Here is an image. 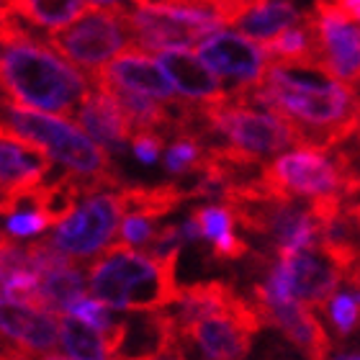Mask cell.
<instances>
[{"mask_svg":"<svg viewBox=\"0 0 360 360\" xmlns=\"http://www.w3.org/2000/svg\"><path fill=\"white\" fill-rule=\"evenodd\" d=\"M322 70L270 62L263 80L250 88H234V96L265 105L288 119L304 136V144L335 150L360 136V96L353 85Z\"/></svg>","mask_w":360,"mask_h":360,"instance_id":"6da1fadb","label":"cell"},{"mask_svg":"<svg viewBox=\"0 0 360 360\" xmlns=\"http://www.w3.org/2000/svg\"><path fill=\"white\" fill-rule=\"evenodd\" d=\"M3 96L44 113H75L93 83L70 68L49 41H39L26 26L15 21L11 8H3Z\"/></svg>","mask_w":360,"mask_h":360,"instance_id":"7a4b0ae2","label":"cell"},{"mask_svg":"<svg viewBox=\"0 0 360 360\" xmlns=\"http://www.w3.org/2000/svg\"><path fill=\"white\" fill-rule=\"evenodd\" d=\"M180 250L167 255L134 252L129 245H111L88 268V291L121 311H158L178 304L183 288L175 281Z\"/></svg>","mask_w":360,"mask_h":360,"instance_id":"3957f363","label":"cell"},{"mask_svg":"<svg viewBox=\"0 0 360 360\" xmlns=\"http://www.w3.org/2000/svg\"><path fill=\"white\" fill-rule=\"evenodd\" d=\"M203 134L206 144H226L229 150L250 165H263L265 158L304 144V136L291 121L273 108L250 103L226 90L224 98L201 101Z\"/></svg>","mask_w":360,"mask_h":360,"instance_id":"277c9868","label":"cell"},{"mask_svg":"<svg viewBox=\"0 0 360 360\" xmlns=\"http://www.w3.org/2000/svg\"><path fill=\"white\" fill-rule=\"evenodd\" d=\"M80 129L70 121L54 119L52 113L26 108L11 98H3V131H11L21 139L44 147L54 162H60L83 178L121 186V178L105 155V147L83 134Z\"/></svg>","mask_w":360,"mask_h":360,"instance_id":"5b68a950","label":"cell"},{"mask_svg":"<svg viewBox=\"0 0 360 360\" xmlns=\"http://www.w3.org/2000/svg\"><path fill=\"white\" fill-rule=\"evenodd\" d=\"M129 26L134 49L165 52L198 44L224 26V21L191 0H139L129 6Z\"/></svg>","mask_w":360,"mask_h":360,"instance_id":"8992f818","label":"cell"},{"mask_svg":"<svg viewBox=\"0 0 360 360\" xmlns=\"http://www.w3.org/2000/svg\"><path fill=\"white\" fill-rule=\"evenodd\" d=\"M342 281H347L345 268L322 245H311L276 252L268 278L257 285L276 299L304 301L309 307L327 309Z\"/></svg>","mask_w":360,"mask_h":360,"instance_id":"52a82bcc","label":"cell"},{"mask_svg":"<svg viewBox=\"0 0 360 360\" xmlns=\"http://www.w3.org/2000/svg\"><path fill=\"white\" fill-rule=\"evenodd\" d=\"M46 41L54 52H60L75 68L93 75L127 46L134 49L131 26H129V6L98 8L93 13H85L80 21L68 29L52 31Z\"/></svg>","mask_w":360,"mask_h":360,"instance_id":"ba28073f","label":"cell"},{"mask_svg":"<svg viewBox=\"0 0 360 360\" xmlns=\"http://www.w3.org/2000/svg\"><path fill=\"white\" fill-rule=\"evenodd\" d=\"M260 173L278 191L293 198H319V195H342L350 170L342 165L335 150L316 144H299L296 150L283 152L276 160L263 162Z\"/></svg>","mask_w":360,"mask_h":360,"instance_id":"9c48e42d","label":"cell"},{"mask_svg":"<svg viewBox=\"0 0 360 360\" xmlns=\"http://www.w3.org/2000/svg\"><path fill=\"white\" fill-rule=\"evenodd\" d=\"M121 221H124V209L119 201V186L98 188L85 195L65 221L54 226L49 242L65 255L88 260L96 257L101 250L111 248L113 234L121 229Z\"/></svg>","mask_w":360,"mask_h":360,"instance_id":"30bf717a","label":"cell"},{"mask_svg":"<svg viewBox=\"0 0 360 360\" xmlns=\"http://www.w3.org/2000/svg\"><path fill=\"white\" fill-rule=\"evenodd\" d=\"M265 322L250 296H237L232 307L209 311L180 324L186 342L198 350L203 358L232 360L248 358L252 347V335L263 330Z\"/></svg>","mask_w":360,"mask_h":360,"instance_id":"8fae6325","label":"cell"},{"mask_svg":"<svg viewBox=\"0 0 360 360\" xmlns=\"http://www.w3.org/2000/svg\"><path fill=\"white\" fill-rule=\"evenodd\" d=\"M57 314L46 307L3 301V358H65Z\"/></svg>","mask_w":360,"mask_h":360,"instance_id":"7c38bea8","label":"cell"},{"mask_svg":"<svg viewBox=\"0 0 360 360\" xmlns=\"http://www.w3.org/2000/svg\"><path fill=\"white\" fill-rule=\"evenodd\" d=\"M250 299L260 311L263 322L281 330L288 342H291L304 358H330L332 355V342L330 335L324 330V324L319 322V316L311 311L314 307H309L304 301H283L265 293L260 285H252Z\"/></svg>","mask_w":360,"mask_h":360,"instance_id":"4fadbf2b","label":"cell"},{"mask_svg":"<svg viewBox=\"0 0 360 360\" xmlns=\"http://www.w3.org/2000/svg\"><path fill=\"white\" fill-rule=\"evenodd\" d=\"M198 57L221 80L237 83L234 88L257 85L270 65L263 44L248 34H237V31H214L211 37L201 41Z\"/></svg>","mask_w":360,"mask_h":360,"instance_id":"5bb4252c","label":"cell"},{"mask_svg":"<svg viewBox=\"0 0 360 360\" xmlns=\"http://www.w3.org/2000/svg\"><path fill=\"white\" fill-rule=\"evenodd\" d=\"M3 175H0V191H3V214H11L44 183L52 158L44 147L21 139V136L3 131Z\"/></svg>","mask_w":360,"mask_h":360,"instance_id":"9a60e30c","label":"cell"},{"mask_svg":"<svg viewBox=\"0 0 360 360\" xmlns=\"http://www.w3.org/2000/svg\"><path fill=\"white\" fill-rule=\"evenodd\" d=\"M311 13L322 39L324 72L350 85H360V29L347 23L332 0H316Z\"/></svg>","mask_w":360,"mask_h":360,"instance_id":"2e32d148","label":"cell"},{"mask_svg":"<svg viewBox=\"0 0 360 360\" xmlns=\"http://www.w3.org/2000/svg\"><path fill=\"white\" fill-rule=\"evenodd\" d=\"M72 116H75L77 127H83L98 144H103L105 150L113 152V155H124L127 144L134 136L121 103L103 85L93 83V88L80 101Z\"/></svg>","mask_w":360,"mask_h":360,"instance_id":"e0dca14e","label":"cell"},{"mask_svg":"<svg viewBox=\"0 0 360 360\" xmlns=\"http://www.w3.org/2000/svg\"><path fill=\"white\" fill-rule=\"evenodd\" d=\"M90 80H105V83H116L124 88L139 90L147 96H155L160 101H170L175 98V83L165 72L160 62L150 60L142 49H131L127 54H119L116 60L93 72Z\"/></svg>","mask_w":360,"mask_h":360,"instance_id":"ac0fdd59","label":"cell"},{"mask_svg":"<svg viewBox=\"0 0 360 360\" xmlns=\"http://www.w3.org/2000/svg\"><path fill=\"white\" fill-rule=\"evenodd\" d=\"M158 54L160 65L165 68L180 96L191 98V101H217V98L226 96L221 77L201 57H193L186 49H165Z\"/></svg>","mask_w":360,"mask_h":360,"instance_id":"d6986e66","label":"cell"},{"mask_svg":"<svg viewBox=\"0 0 360 360\" xmlns=\"http://www.w3.org/2000/svg\"><path fill=\"white\" fill-rule=\"evenodd\" d=\"M191 219L195 221L201 240L211 245L214 260H240L250 252V245L242 237L234 234V219L232 209L226 203H211V206H198L191 211Z\"/></svg>","mask_w":360,"mask_h":360,"instance_id":"ffe728a7","label":"cell"},{"mask_svg":"<svg viewBox=\"0 0 360 360\" xmlns=\"http://www.w3.org/2000/svg\"><path fill=\"white\" fill-rule=\"evenodd\" d=\"M195 198V191L191 183H165V186H119V201L124 209V217L136 214L158 221L160 217H167L183 201Z\"/></svg>","mask_w":360,"mask_h":360,"instance_id":"44dd1931","label":"cell"},{"mask_svg":"<svg viewBox=\"0 0 360 360\" xmlns=\"http://www.w3.org/2000/svg\"><path fill=\"white\" fill-rule=\"evenodd\" d=\"M39 278H41L46 307L54 311H68L72 301L85 296V288H88V270L80 265V260H68L62 265L46 268L39 273Z\"/></svg>","mask_w":360,"mask_h":360,"instance_id":"7402d4cb","label":"cell"},{"mask_svg":"<svg viewBox=\"0 0 360 360\" xmlns=\"http://www.w3.org/2000/svg\"><path fill=\"white\" fill-rule=\"evenodd\" d=\"M3 8H11L37 29L57 31L83 15L85 0H3Z\"/></svg>","mask_w":360,"mask_h":360,"instance_id":"603a6c76","label":"cell"},{"mask_svg":"<svg viewBox=\"0 0 360 360\" xmlns=\"http://www.w3.org/2000/svg\"><path fill=\"white\" fill-rule=\"evenodd\" d=\"M304 13L296 11L291 0H260L248 15L240 18V31L257 41H268L288 26L299 23Z\"/></svg>","mask_w":360,"mask_h":360,"instance_id":"cb8c5ba5","label":"cell"},{"mask_svg":"<svg viewBox=\"0 0 360 360\" xmlns=\"http://www.w3.org/2000/svg\"><path fill=\"white\" fill-rule=\"evenodd\" d=\"M62 355L75 360L113 358L103 332L70 311L62 316Z\"/></svg>","mask_w":360,"mask_h":360,"instance_id":"d4e9b609","label":"cell"},{"mask_svg":"<svg viewBox=\"0 0 360 360\" xmlns=\"http://www.w3.org/2000/svg\"><path fill=\"white\" fill-rule=\"evenodd\" d=\"M206 160V142L195 134H178L165 152V170L170 173L195 175Z\"/></svg>","mask_w":360,"mask_h":360,"instance_id":"484cf974","label":"cell"},{"mask_svg":"<svg viewBox=\"0 0 360 360\" xmlns=\"http://www.w3.org/2000/svg\"><path fill=\"white\" fill-rule=\"evenodd\" d=\"M327 314H330V322L335 324V330L342 340L355 335V330L360 327L358 293H335L327 304Z\"/></svg>","mask_w":360,"mask_h":360,"instance_id":"4316f807","label":"cell"},{"mask_svg":"<svg viewBox=\"0 0 360 360\" xmlns=\"http://www.w3.org/2000/svg\"><path fill=\"white\" fill-rule=\"evenodd\" d=\"M44 229H49V221L29 198L15 211L6 214V232L11 237H31V234H41Z\"/></svg>","mask_w":360,"mask_h":360,"instance_id":"83f0119b","label":"cell"},{"mask_svg":"<svg viewBox=\"0 0 360 360\" xmlns=\"http://www.w3.org/2000/svg\"><path fill=\"white\" fill-rule=\"evenodd\" d=\"M158 232L160 229L155 226V219L129 214V217H124V221H121L119 237H121V245L147 250L152 245V240L158 237Z\"/></svg>","mask_w":360,"mask_h":360,"instance_id":"f1b7e54d","label":"cell"},{"mask_svg":"<svg viewBox=\"0 0 360 360\" xmlns=\"http://www.w3.org/2000/svg\"><path fill=\"white\" fill-rule=\"evenodd\" d=\"M165 150V134L160 131H139L131 136V152L142 165H155Z\"/></svg>","mask_w":360,"mask_h":360,"instance_id":"f546056e","label":"cell"},{"mask_svg":"<svg viewBox=\"0 0 360 360\" xmlns=\"http://www.w3.org/2000/svg\"><path fill=\"white\" fill-rule=\"evenodd\" d=\"M88 3L96 8H113V6H131V3H139V0H88Z\"/></svg>","mask_w":360,"mask_h":360,"instance_id":"4dcf8cb0","label":"cell"},{"mask_svg":"<svg viewBox=\"0 0 360 360\" xmlns=\"http://www.w3.org/2000/svg\"><path fill=\"white\" fill-rule=\"evenodd\" d=\"M353 285H358V288H360V270H358V278L353 281Z\"/></svg>","mask_w":360,"mask_h":360,"instance_id":"1f68e13d","label":"cell"}]
</instances>
